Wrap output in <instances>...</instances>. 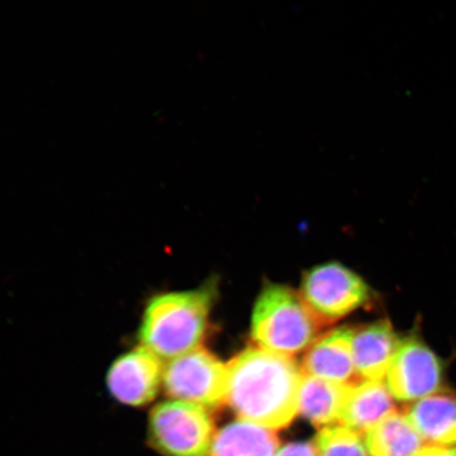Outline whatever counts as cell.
Here are the masks:
<instances>
[{
    "instance_id": "cell-8",
    "label": "cell",
    "mask_w": 456,
    "mask_h": 456,
    "mask_svg": "<svg viewBox=\"0 0 456 456\" xmlns=\"http://www.w3.org/2000/svg\"><path fill=\"white\" fill-rule=\"evenodd\" d=\"M163 372L162 359L140 346L112 362L106 376L107 389L124 406L145 407L155 401L163 385Z\"/></svg>"
},
{
    "instance_id": "cell-9",
    "label": "cell",
    "mask_w": 456,
    "mask_h": 456,
    "mask_svg": "<svg viewBox=\"0 0 456 456\" xmlns=\"http://www.w3.org/2000/svg\"><path fill=\"white\" fill-rule=\"evenodd\" d=\"M353 333L351 329H336L314 342L304 358L302 373L336 384L354 385Z\"/></svg>"
},
{
    "instance_id": "cell-3",
    "label": "cell",
    "mask_w": 456,
    "mask_h": 456,
    "mask_svg": "<svg viewBox=\"0 0 456 456\" xmlns=\"http://www.w3.org/2000/svg\"><path fill=\"white\" fill-rule=\"evenodd\" d=\"M322 324L293 289L269 284L256 301L252 338L260 349L293 357L311 347Z\"/></svg>"
},
{
    "instance_id": "cell-4",
    "label": "cell",
    "mask_w": 456,
    "mask_h": 456,
    "mask_svg": "<svg viewBox=\"0 0 456 456\" xmlns=\"http://www.w3.org/2000/svg\"><path fill=\"white\" fill-rule=\"evenodd\" d=\"M215 424L208 410L187 402H162L151 409L147 443L162 456H209Z\"/></svg>"
},
{
    "instance_id": "cell-13",
    "label": "cell",
    "mask_w": 456,
    "mask_h": 456,
    "mask_svg": "<svg viewBox=\"0 0 456 456\" xmlns=\"http://www.w3.org/2000/svg\"><path fill=\"white\" fill-rule=\"evenodd\" d=\"M393 411L395 402L383 380H362L352 386L340 425L362 435Z\"/></svg>"
},
{
    "instance_id": "cell-7",
    "label": "cell",
    "mask_w": 456,
    "mask_h": 456,
    "mask_svg": "<svg viewBox=\"0 0 456 456\" xmlns=\"http://www.w3.org/2000/svg\"><path fill=\"white\" fill-rule=\"evenodd\" d=\"M386 376L393 398L418 402L444 390L446 364L414 329L399 342Z\"/></svg>"
},
{
    "instance_id": "cell-5",
    "label": "cell",
    "mask_w": 456,
    "mask_h": 456,
    "mask_svg": "<svg viewBox=\"0 0 456 456\" xmlns=\"http://www.w3.org/2000/svg\"><path fill=\"white\" fill-rule=\"evenodd\" d=\"M162 386L175 401L216 409L226 403L227 366L200 346L168 362L164 367Z\"/></svg>"
},
{
    "instance_id": "cell-15",
    "label": "cell",
    "mask_w": 456,
    "mask_h": 456,
    "mask_svg": "<svg viewBox=\"0 0 456 456\" xmlns=\"http://www.w3.org/2000/svg\"><path fill=\"white\" fill-rule=\"evenodd\" d=\"M369 456H413L424 447V440L407 416L393 411L366 433Z\"/></svg>"
},
{
    "instance_id": "cell-16",
    "label": "cell",
    "mask_w": 456,
    "mask_h": 456,
    "mask_svg": "<svg viewBox=\"0 0 456 456\" xmlns=\"http://www.w3.org/2000/svg\"><path fill=\"white\" fill-rule=\"evenodd\" d=\"M314 446L318 456H369L361 433L342 425L323 428Z\"/></svg>"
},
{
    "instance_id": "cell-14",
    "label": "cell",
    "mask_w": 456,
    "mask_h": 456,
    "mask_svg": "<svg viewBox=\"0 0 456 456\" xmlns=\"http://www.w3.org/2000/svg\"><path fill=\"white\" fill-rule=\"evenodd\" d=\"M278 446L272 430L239 419L216 435L209 456H276Z\"/></svg>"
},
{
    "instance_id": "cell-11",
    "label": "cell",
    "mask_w": 456,
    "mask_h": 456,
    "mask_svg": "<svg viewBox=\"0 0 456 456\" xmlns=\"http://www.w3.org/2000/svg\"><path fill=\"white\" fill-rule=\"evenodd\" d=\"M424 442L456 447V395L443 390L415 402L404 413Z\"/></svg>"
},
{
    "instance_id": "cell-1",
    "label": "cell",
    "mask_w": 456,
    "mask_h": 456,
    "mask_svg": "<svg viewBox=\"0 0 456 456\" xmlns=\"http://www.w3.org/2000/svg\"><path fill=\"white\" fill-rule=\"evenodd\" d=\"M302 375L293 357L249 347L227 364L226 403L242 420L283 429L299 413Z\"/></svg>"
},
{
    "instance_id": "cell-2",
    "label": "cell",
    "mask_w": 456,
    "mask_h": 456,
    "mask_svg": "<svg viewBox=\"0 0 456 456\" xmlns=\"http://www.w3.org/2000/svg\"><path fill=\"white\" fill-rule=\"evenodd\" d=\"M215 297L213 283L155 296L142 312L141 346L168 362L198 349L207 333Z\"/></svg>"
},
{
    "instance_id": "cell-6",
    "label": "cell",
    "mask_w": 456,
    "mask_h": 456,
    "mask_svg": "<svg viewBox=\"0 0 456 456\" xmlns=\"http://www.w3.org/2000/svg\"><path fill=\"white\" fill-rule=\"evenodd\" d=\"M370 289L362 277L340 264H327L305 273L301 298L322 324L342 317L368 304Z\"/></svg>"
},
{
    "instance_id": "cell-10",
    "label": "cell",
    "mask_w": 456,
    "mask_h": 456,
    "mask_svg": "<svg viewBox=\"0 0 456 456\" xmlns=\"http://www.w3.org/2000/svg\"><path fill=\"white\" fill-rule=\"evenodd\" d=\"M398 336L389 321H379L353 333L356 374L363 380H383L396 354Z\"/></svg>"
},
{
    "instance_id": "cell-12",
    "label": "cell",
    "mask_w": 456,
    "mask_h": 456,
    "mask_svg": "<svg viewBox=\"0 0 456 456\" xmlns=\"http://www.w3.org/2000/svg\"><path fill=\"white\" fill-rule=\"evenodd\" d=\"M352 386L332 383L306 374L302 375L298 399L299 413L322 429L341 424Z\"/></svg>"
},
{
    "instance_id": "cell-17",
    "label": "cell",
    "mask_w": 456,
    "mask_h": 456,
    "mask_svg": "<svg viewBox=\"0 0 456 456\" xmlns=\"http://www.w3.org/2000/svg\"><path fill=\"white\" fill-rule=\"evenodd\" d=\"M276 456H318V454L314 444L292 443L278 449Z\"/></svg>"
},
{
    "instance_id": "cell-18",
    "label": "cell",
    "mask_w": 456,
    "mask_h": 456,
    "mask_svg": "<svg viewBox=\"0 0 456 456\" xmlns=\"http://www.w3.org/2000/svg\"><path fill=\"white\" fill-rule=\"evenodd\" d=\"M413 456H456V447L436 446V444H427Z\"/></svg>"
}]
</instances>
